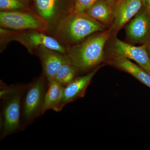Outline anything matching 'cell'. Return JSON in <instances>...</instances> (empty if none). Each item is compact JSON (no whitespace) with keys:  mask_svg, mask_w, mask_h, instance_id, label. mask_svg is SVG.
Returning <instances> with one entry per match:
<instances>
[{"mask_svg":"<svg viewBox=\"0 0 150 150\" xmlns=\"http://www.w3.org/2000/svg\"><path fill=\"white\" fill-rule=\"evenodd\" d=\"M26 85L8 86L1 82L0 139L22 131V98Z\"/></svg>","mask_w":150,"mask_h":150,"instance_id":"6da1fadb","label":"cell"},{"mask_svg":"<svg viewBox=\"0 0 150 150\" xmlns=\"http://www.w3.org/2000/svg\"><path fill=\"white\" fill-rule=\"evenodd\" d=\"M112 32L111 29L101 31L67 49L66 55L78 71L89 69L102 62L105 45Z\"/></svg>","mask_w":150,"mask_h":150,"instance_id":"7a4b0ae2","label":"cell"},{"mask_svg":"<svg viewBox=\"0 0 150 150\" xmlns=\"http://www.w3.org/2000/svg\"><path fill=\"white\" fill-rule=\"evenodd\" d=\"M105 28V25L86 13L72 12L59 22L56 33L65 42L76 43L84 40L93 33L104 31Z\"/></svg>","mask_w":150,"mask_h":150,"instance_id":"3957f363","label":"cell"},{"mask_svg":"<svg viewBox=\"0 0 150 150\" xmlns=\"http://www.w3.org/2000/svg\"><path fill=\"white\" fill-rule=\"evenodd\" d=\"M48 82L44 74L25 85L21 101L22 131L43 115L42 108Z\"/></svg>","mask_w":150,"mask_h":150,"instance_id":"277c9868","label":"cell"},{"mask_svg":"<svg viewBox=\"0 0 150 150\" xmlns=\"http://www.w3.org/2000/svg\"><path fill=\"white\" fill-rule=\"evenodd\" d=\"M0 24L2 28L16 30H36L43 33L48 28V22L39 14L24 9L1 11Z\"/></svg>","mask_w":150,"mask_h":150,"instance_id":"5b68a950","label":"cell"},{"mask_svg":"<svg viewBox=\"0 0 150 150\" xmlns=\"http://www.w3.org/2000/svg\"><path fill=\"white\" fill-rule=\"evenodd\" d=\"M13 40L18 41L32 53L37 48H46L63 54H67V50L54 38L36 30H29L16 33Z\"/></svg>","mask_w":150,"mask_h":150,"instance_id":"8992f818","label":"cell"},{"mask_svg":"<svg viewBox=\"0 0 150 150\" xmlns=\"http://www.w3.org/2000/svg\"><path fill=\"white\" fill-rule=\"evenodd\" d=\"M126 33L131 42L144 44L150 41L149 11L140 10L126 25Z\"/></svg>","mask_w":150,"mask_h":150,"instance_id":"52a82bcc","label":"cell"},{"mask_svg":"<svg viewBox=\"0 0 150 150\" xmlns=\"http://www.w3.org/2000/svg\"><path fill=\"white\" fill-rule=\"evenodd\" d=\"M143 6L141 0H118L113 5L114 20L111 29L118 32L132 19Z\"/></svg>","mask_w":150,"mask_h":150,"instance_id":"ba28073f","label":"cell"},{"mask_svg":"<svg viewBox=\"0 0 150 150\" xmlns=\"http://www.w3.org/2000/svg\"><path fill=\"white\" fill-rule=\"evenodd\" d=\"M116 55L126 57L136 62L150 75V58L146 43L141 46H135L116 38L114 45Z\"/></svg>","mask_w":150,"mask_h":150,"instance_id":"9c48e42d","label":"cell"},{"mask_svg":"<svg viewBox=\"0 0 150 150\" xmlns=\"http://www.w3.org/2000/svg\"><path fill=\"white\" fill-rule=\"evenodd\" d=\"M99 68L98 67L87 75L76 78L65 87L62 110L68 103L84 96L88 86Z\"/></svg>","mask_w":150,"mask_h":150,"instance_id":"30bf717a","label":"cell"},{"mask_svg":"<svg viewBox=\"0 0 150 150\" xmlns=\"http://www.w3.org/2000/svg\"><path fill=\"white\" fill-rule=\"evenodd\" d=\"M66 54L41 47L39 57L43 67L44 75L48 82L54 80L56 74L64 62Z\"/></svg>","mask_w":150,"mask_h":150,"instance_id":"8fae6325","label":"cell"},{"mask_svg":"<svg viewBox=\"0 0 150 150\" xmlns=\"http://www.w3.org/2000/svg\"><path fill=\"white\" fill-rule=\"evenodd\" d=\"M65 87L55 80L48 82L43 100V115L49 110H52L56 112L62 110L61 106Z\"/></svg>","mask_w":150,"mask_h":150,"instance_id":"7c38bea8","label":"cell"},{"mask_svg":"<svg viewBox=\"0 0 150 150\" xmlns=\"http://www.w3.org/2000/svg\"><path fill=\"white\" fill-rule=\"evenodd\" d=\"M112 63L118 69L129 73L150 88V75L139 65L120 55L113 58Z\"/></svg>","mask_w":150,"mask_h":150,"instance_id":"4fadbf2b","label":"cell"},{"mask_svg":"<svg viewBox=\"0 0 150 150\" xmlns=\"http://www.w3.org/2000/svg\"><path fill=\"white\" fill-rule=\"evenodd\" d=\"M86 13L105 25L112 23L114 20L113 5L106 0H98Z\"/></svg>","mask_w":150,"mask_h":150,"instance_id":"5bb4252c","label":"cell"},{"mask_svg":"<svg viewBox=\"0 0 150 150\" xmlns=\"http://www.w3.org/2000/svg\"><path fill=\"white\" fill-rule=\"evenodd\" d=\"M78 71L69 57L66 55L64 62L58 70L54 80L66 86L76 78V76Z\"/></svg>","mask_w":150,"mask_h":150,"instance_id":"9a60e30c","label":"cell"},{"mask_svg":"<svg viewBox=\"0 0 150 150\" xmlns=\"http://www.w3.org/2000/svg\"><path fill=\"white\" fill-rule=\"evenodd\" d=\"M38 13L47 21L56 16L58 9V0H35Z\"/></svg>","mask_w":150,"mask_h":150,"instance_id":"2e32d148","label":"cell"},{"mask_svg":"<svg viewBox=\"0 0 150 150\" xmlns=\"http://www.w3.org/2000/svg\"><path fill=\"white\" fill-rule=\"evenodd\" d=\"M28 3L26 0H0L1 11L26 9Z\"/></svg>","mask_w":150,"mask_h":150,"instance_id":"e0dca14e","label":"cell"},{"mask_svg":"<svg viewBox=\"0 0 150 150\" xmlns=\"http://www.w3.org/2000/svg\"><path fill=\"white\" fill-rule=\"evenodd\" d=\"M98 0H76L72 12L86 13Z\"/></svg>","mask_w":150,"mask_h":150,"instance_id":"ac0fdd59","label":"cell"},{"mask_svg":"<svg viewBox=\"0 0 150 150\" xmlns=\"http://www.w3.org/2000/svg\"><path fill=\"white\" fill-rule=\"evenodd\" d=\"M145 8L150 12V0H141Z\"/></svg>","mask_w":150,"mask_h":150,"instance_id":"d6986e66","label":"cell"},{"mask_svg":"<svg viewBox=\"0 0 150 150\" xmlns=\"http://www.w3.org/2000/svg\"><path fill=\"white\" fill-rule=\"evenodd\" d=\"M146 45L147 50L148 54H149L150 58V41L148 42V43H146Z\"/></svg>","mask_w":150,"mask_h":150,"instance_id":"ffe728a7","label":"cell"},{"mask_svg":"<svg viewBox=\"0 0 150 150\" xmlns=\"http://www.w3.org/2000/svg\"><path fill=\"white\" fill-rule=\"evenodd\" d=\"M106 1H108L109 2H110V3H111V4H112V3H113L114 0H106Z\"/></svg>","mask_w":150,"mask_h":150,"instance_id":"44dd1931","label":"cell"}]
</instances>
